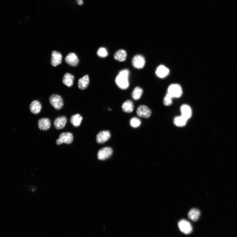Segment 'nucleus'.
<instances>
[{
  "label": "nucleus",
  "instance_id": "f257e3e1",
  "mask_svg": "<svg viewBox=\"0 0 237 237\" xmlns=\"http://www.w3.org/2000/svg\"><path fill=\"white\" fill-rule=\"evenodd\" d=\"M129 71L127 69L122 70L119 72L115 79L117 85L122 90L127 89L129 86L128 78Z\"/></svg>",
  "mask_w": 237,
  "mask_h": 237
},
{
  "label": "nucleus",
  "instance_id": "f03ea898",
  "mask_svg": "<svg viewBox=\"0 0 237 237\" xmlns=\"http://www.w3.org/2000/svg\"><path fill=\"white\" fill-rule=\"evenodd\" d=\"M167 94L173 98H180L183 94L182 89L179 84H172L168 87Z\"/></svg>",
  "mask_w": 237,
  "mask_h": 237
},
{
  "label": "nucleus",
  "instance_id": "7ed1b4c3",
  "mask_svg": "<svg viewBox=\"0 0 237 237\" xmlns=\"http://www.w3.org/2000/svg\"><path fill=\"white\" fill-rule=\"evenodd\" d=\"M49 100L50 104L57 110L61 109L64 105L63 99L60 95L53 94L50 97Z\"/></svg>",
  "mask_w": 237,
  "mask_h": 237
},
{
  "label": "nucleus",
  "instance_id": "20e7f679",
  "mask_svg": "<svg viewBox=\"0 0 237 237\" xmlns=\"http://www.w3.org/2000/svg\"><path fill=\"white\" fill-rule=\"evenodd\" d=\"M74 137L72 134L70 133H62L59 135V138L57 140V144L59 145L63 143L70 144L72 143Z\"/></svg>",
  "mask_w": 237,
  "mask_h": 237
},
{
  "label": "nucleus",
  "instance_id": "39448f33",
  "mask_svg": "<svg viewBox=\"0 0 237 237\" xmlns=\"http://www.w3.org/2000/svg\"><path fill=\"white\" fill-rule=\"evenodd\" d=\"M180 229L185 234H189L192 231V227L189 222L185 220H181L178 223Z\"/></svg>",
  "mask_w": 237,
  "mask_h": 237
},
{
  "label": "nucleus",
  "instance_id": "423d86ee",
  "mask_svg": "<svg viewBox=\"0 0 237 237\" xmlns=\"http://www.w3.org/2000/svg\"><path fill=\"white\" fill-rule=\"evenodd\" d=\"M112 153L113 150L111 148L105 147L98 151V158L100 160H105L111 157Z\"/></svg>",
  "mask_w": 237,
  "mask_h": 237
},
{
  "label": "nucleus",
  "instance_id": "0eeeda50",
  "mask_svg": "<svg viewBox=\"0 0 237 237\" xmlns=\"http://www.w3.org/2000/svg\"><path fill=\"white\" fill-rule=\"evenodd\" d=\"M133 66L137 69H141L144 66L145 60L141 55H137L134 56L132 60Z\"/></svg>",
  "mask_w": 237,
  "mask_h": 237
},
{
  "label": "nucleus",
  "instance_id": "6e6552de",
  "mask_svg": "<svg viewBox=\"0 0 237 237\" xmlns=\"http://www.w3.org/2000/svg\"><path fill=\"white\" fill-rule=\"evenodd\" d=\"M137 113L140 117L148 118L151 116V112L146 106L140 105L139 106L137 109Z\"/></svg>",
  "mask_w": 237,
  "mask_h": 237
},
{
  "label": "nucleus",
  "instance_id": "1a4fd4ad",
  "mask_svg": "<svg viewBox=\"0 0 237 237\" xmlns=\"http://www.w3.org/2000/svg\"><path fill=\"white\" fill-rule=\"evenodd\" d=\"M111 137V134L109 131H101L97 135L96 140L98 143L102 144L108 141Z\"/></svg>",
  "mask_w": 237,
  "mask_h": 237
},
{
  "label": "nucleus",
  "instance_id": "9d476101",
  "mask_svg": "<svg viewBox=\"0 0 237 237\" xmlns=\"http://www.w3.org/2000/svg\"><path fill=\"white\" fill-rule=\"evenodd\" d=\"M65 61L67 64L72 66H77L79 63L78 58L74 53H70L67 55L65 58Z\"/></svg>",
  "mask_w": 237,
  "mask_h": 237
},
{
  "label": "nucleus",
  "instance_id": "9b49d317",
  "mask_svg": "<svg viewBox=\"0 0 237 237\" xmlns=\"http://www.w3.org/2000/svg\"><path fill=\"white\" fill-rule=\"evenodd\" d=\"M52 57L51 64L54 67H56L61 64L62 56L59 52L53 51L52 53Z\"/></svg>",
  "mask_w": 237,
  "mask_h": 237
},
{
  "label": "nucleus",
  "instance_id": "f8f14e48",
  "mask_svg": "<svg viewBox=\"0 0 237 237\" xmlns=\"http://www.w3.org/2000/svg\"><path fill=\"white\" fill-rule=\"evenodd\" d=\"M180 109L181 116L187 119V120H188L192 116V109L188 105L184 104L182 105Z\"/></svg>",
  "mask_w": 237,
  "mask_h": 237
},
{
  "label": "nucleus",
  "instance_id": "ddd939ff",
  "mask_svg": "<svg viewBox=\"0 0 237 237\" xmlns=\"http://www.w3.org/2000/svg\"><path fill=\"white\" fill-rule=\"evenodd\" d=\"M67 122V119L65 117H59L55 120L54 125L57 129H62L65 127Z\"/></svg>",
  "mask_w": 237,
  "mask_h": 237
},
{
  "label": "nucleus",
  "instance_id": "4468645a",
  "mask_svg": "<svg viewBox=\"0 0 237 237\" xmlns=\"http://www.w3.org/2000/svg\"><path fill=\"white\" fill-rule=\"evenodd\" d=\"M38 126L41 130H47L50 128V121L48 118H41L38 122Z\"/></svg>",
  "mask_w": 237,
  "mask_h": 237
},
{
  "label": "nucleus",
  "instance_id": "2eb2a0df",
  "mask_svg": "<svg viewBox=\"0 0 237 237\" xmlns=\"http://www.w3.org/2000/svg\"><path fill=\"white\" fill-rule=\"evenodd\" d=\"M169 70L164 65L159 66L156 69V74L158 77L160 78H164L169 74Z\"/></svg>",
  "mask_w": 237,
  "mask_h": 237
},
{
  "label": "nucleus",
  "instance_id": "dca6fc26",
  "mask_svg": "<svg viewBox=\"0 0 237 237\" xmlns=\"http://www.w3.org/2000/svg\"><path fill=\"white\" fill-rule=\"evenodd\" d=\"M41 105L39 101H33L30 105L29 108L32 113L34 114H38L41 110Z\"/></svg>",
  "mask_w": 237,
  "mask_h": 237
},
{
  "label": "nucleus",
  "instance_id": "f3484780",
  "mask_svg": "<svg viewBox=\"0 0 237 237\" xmlns=\"http://www.w3.org/2000/svg\"><path fill=\"white\" fill-rule=\"evenodd\" d=\"M127 53L125 50L120 49L114 54V58L116 60L120 62H124L126 60Z\"/></svg>",
  "mask_w": 237,
  "mask_h": 237
},
{
  "label": "nucleus",
  "instance_id": "a211bd4d",
  "mask_svg": "<svg viewBox=\"0 0 237 237\" xmlns=\"http://www.w3.org/2000/svg\"><path fill=\"white\" fill-rule=\"evenodd\" d=\"M89 83V79L88 75H86L84 77L80 78L78 82V87L79 89L81 90L85 89L88 87Z\"/></svg>",
  "mask_w": 237,
  "mask_h": 237
},
{
  "label": "nucleus",
  "instance_id": "6ab92c4d",
  "mask_svg": "<svg viewBox=\"0 0 237 237\" xmlns=\"http://www.w3.org/2000/svg\"><path fill=\"white\" fill-rule=\"evenodd\" d=\"M74 79L73 75L67 73L64 75L63 78V82L67 86L71 87L73 86Z\"/></svg>",
  "mask_w": 237,
  "mask_h": 237
},
{
  "label": "nucleus",
  "instance_id": "aec40b11",
  "mask_svg": "<svg viewBox=\"0 0 237 237\" xmlns=\"http://www.w3.org/2000/svg\"><path fill=\"white\" fill-rule=\"evenodd\" d=\"M200 215V211L196 209H192L189 211L188 214L189 218L194 222L198 221Z\"/></svg>",
  "mask_w": 237,
  "mask_h": 237
},
{
  "label": "nucleus",
  "instance_id": "412c9836",
  "mask_svg": "<svg viewBox=\"0 0 237 237\" xmlns=\"http://www.w3.org/2000/svg\"><path fill=\"white\" fill-rule=\"evenodd\" d=\"M122 109L124 112L128 113L132 112L134 109L133 102L130 100H127L122 104Z\"/></svg>",
  "mask_w": 237,
  "mask_h": 237
},
{
  "label": "nucleus",
  "instance_id": "4be33fe9",
  "mask_svg": "<svg viewBox=\"0 0 237 237\" xmlns=\"http://www.w3.org/2000/svg\"><path fill=\"white\" fill-rule=\"evenodd\" d=\"M188 120L181 115L176 117L174 118L173 122L177 126L183 127L187 124Z\"/></svg>",
  "mask_w": 237,
  "mask_h": 237
},
{
  "label": "nucleus",
  "instance_id": "5701e85b",
  "mask_svg": "<svg viewBox=\"0 0 237 237\" xmlns=\"http://www.w3.org/2000/svg\"><path fill=\"white\" fill-rule=\"evenodd\" d=\"M82 119V117L80 114H77L71 117L70 122L75 126L78 127L81 124Z\"/></svg>",
  "mask_w": 237,
  "mask_h": 237
},
{
  "label": "nucleus",
  "instance_id": "b1692460",
  "mask_svg": "<svg viewBox=\"0 0 237 237\" xmlns=\"http://www.w3.org/2000/svg\"><path fill=\"white\" fill-rule=\"evenodd\" d=\"M143 93V90L140 87H137L133 91L132 96L133 99L135 100H137L140 98Z\"/></svg>",
  "mask_w": 237,
  "mask_h": 237
},
{
  "label": "nucleus",
  "instance_id": "393cba45",
  "mask_svg": "<svg viewBox=\"0 0 237 237\" xmlns=\"http://www.w3.org/2000/svg\"><path fill=\"white\" fill-rule=\"evenodd\" d=\"M130 126L134 128L138 127L141 124V121L137 117H134L131 119L130 120Z\"/></svg>",
  "mask_w": 237,
  "mask_h": 237
},
{
  "label": "nucleus",
  "instance_id": "a878e982",
  "mask_svg": "<svg viewBox=\"0 0 237 237\" xmlns=\"http://www.w3.org/2000/svg\"><path fill=\"white\" fill-rule=\"evenodd\" d=\"M97 55L100 57L104 58L108 56V53L106 49L101 47L98 49Z\"/></svg>",
  "mask_w": 237,
  "mask_h": 237
},
{
  "label": "nucleus",
  "instance_id": "bb28decb",
  "mask_svg": "<svg viewBox=\"0 0 237 237\" xmlns=\"http://www.w3.org/2000/svg\"><path fill=\"white\" fill-rule=\"evenodd\" d=\"M173 98L169 95L167 94L166 96L164 97L163 100V103L164 105L166 106H170L172 103Z\"/></svg>",
  "mask_w": 237,
  "mask_h": 237
},
{
  "label": "nucleus",
  "instance_id": "cd10ccee",
  "mask_svg": "<svg viewBox=\"0 0 237 237\" xmlns=\"http://www.w3.org/2000/svg\"><path fill=\"white\" fill-rule=\"evenodd\" d=\"M78 5H82L83 2L82 0H77Z\"/></svg>",
  "mask_w": 237,
  "mask_h": 237
},
{
  "label": "nucleus",
  "instance_id": "c85d7f7f",
  "mask_svg": "<svg viewBox=\"0 0 237 237\" xmlns=\"http://www.w3.org/2000/svg\"><path fill=\"white\" fill-rule=\"evenodd\" d=\"M108 109L109 110V111H111V108H108Z\"/></svg>",
  "mask_w": 237,
  "mask_h": 237
}]
</instances>
